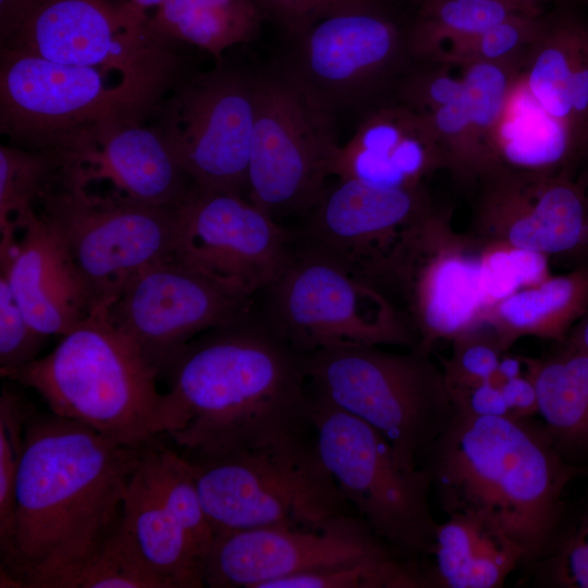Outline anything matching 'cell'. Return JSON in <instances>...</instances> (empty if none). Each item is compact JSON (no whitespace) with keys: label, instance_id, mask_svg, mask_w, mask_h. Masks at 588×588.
<instances>
[{"label":"cell","instance_id":"e575fe53","mask_svg":"<svg viewBox=\"0 0 588 588\" xmlns=\"http://www.w3.org/2000/svg\"><path fill=\"white\" fill-rule=\"evenodd\" d=\"M541 16L515 13L489 28L450 42L433 63L461 68L473 63L523 66L540 30Z\"/></svg>","mask_w":588,"mask_h":588},{"label":"cell","instance_id":"d4e9b609","mask_svg":"<svg viewBox=\"0 0 588 588\" xmlns=\"http://www.w3.org/2000/svg\"><path fill=\"white\" fill-rule=\"evenodd\" d=\"M421 563L427 588H498L524 564V551L487 517L462 512L438 524L436 539Z\"/></svg>","mask_w":588,"mask_h":588},{"label":"cell","instance_id":"83f0119b","mask_svg":"<svg viewBox=\"0 0 588 588\" xmlns=\"http://www.w3.org/2000/svg\"><path fill=\"white\" fill-rule=\"evenodd\" d=\"M491 150L494 164L523 171L559 173L571 170L576 173L579 166V155L569 131L538 102L522 71L506 97Z\"/></svg>","mask_w":588,"mask_h":588},{"label":"cell","instance_id":"f5cc1de1","mask_svg":"<svg viewBox=\"0 0 588 588\" xmlns=\"http://www.w3.org/2000/svg\"><path fill=\"white\" fill-rule=\"evenodd\" d=\"M417 1H419V0H417Z\"/></svg>","mask_w":588,"mask_h":588},{"label":"cell","instance_id":"30bf717a","mask_svg":"<svg viewBox=\"0 0 588 588\" xmlns=\"http://www.w3.org/2000/svg\"><path fill=\"white\" fill-rule=\"evenodd\" d=\"M311 418L318 454L356 515L402 555L428 556L438 523L426 470L407 467L378 430L313 394Z\"/></svg>","mask_w":588,"mask_h":588},{"label":"cell","instance_id":"f546056e","mask_svg":"<svg viewBox=\"0 0 588 588\" xmlns=\"http://www.w3.org/2000/svg\"><path fill=\"white\" fill-rule=\"evenodd\" d=\"M152 19L170 38L218 61L231 47L256 39L265 21L254 0H164Z\"/></svg>","mask_w":588,"mask_h":588},{"label":"cell","instance_id":"2e32d148","mask_svg":"<svg viewBox=\"0 0 588 588\" xmlns=\"http://www.w3.org/2000/svg\"><path fill=\"white\" fill-rule=\"evenodd\" d=\"M175 256L254 299L293 249V231L241 194L192 185L175 207Z\"/></svg>","mask_w":588,"mask_h":588},{"label":"cell","instance_id":"52a82bcc","mask_svg":"<svg viewBox=\"0 0 588 588\" xmlns=\"http://www.w3.org/2000/svg\"><path fill=\"white\" fill-rule=\"evenodd\" d=\"M451 207H430L414 220L378 271L373 286L396 307L418 350L483 327L493 305L482 246L456 231Z\"/></svg>","mask_w":588,"mask_h":588},{"label":"cell","instance_id":"9c48e42d","mask_svg":"<svg viewBox=\"0 0 588 588\" xmlns=\"http://www.w3.org/2000/svg\"><path fill=\"white\" fill-rule=\"evenodd\" d=\"M177 44L130 0H40L1 47L118 74L157 105L183 77Z\"/></svg>","mask_w":588,"mask_h":588},{"label":"cell","instance_id":"603a6c76","mask_svg":"<svg viewBox=\"0 0 588 588\" xmlns=\"http://www.w3.org/2000/svg\"><path fill=\"white\" fill-rule=\"evenodd\" d=\"M522 73L538 102L569 131L580 164L588 155V19L573 2L542 13Z\"/></svg>","mask_w":588,"mask_h":588},{"label":"cell","instance_id":"7dc6e473","mask_svg":"<svg viewBox=\"0 0 588 588\" xmlns=\"http://www.w3.org/2000/svg\"><path fill=\"white\" fill-rule=\"evenodd\" d=\"M507 3L510 7L516 11L528 14V15H540L543 13V4L546 2H573L577 3L576 0H501Z\"/></svg>","mask_w":588,"mask_h":588},{"label":"cell","instance_id":"681fc988","mask_svg":"<svg viewBox=\"0 0 588 588\" xmlns=\"http://www.w3.org/2000/svg\"><path fill=\"white\" fill-rule=\"evenodd\" d=\"M136 8L147 11L150 8H159L164 0H130Z\"/></svg>","mask_w":588,"mask_h":588},{"label":"cell","instance_id":"f907efd6","mask_svg":"<svg viewBox=\"0 0 588 588\" xmlns=\"http://www.w3.org/2000/svg\"><path fill=\"white\" fill-rule=\"evenodd\" d=\"M578 3H584V4H588V0H576Z\"/></svg>","mask_w":588,"mask_h":588},{"label":"cell","instance_id":"4316f807","mask_svg":"<svg viewBox=\"0 0 588 588\" xmlns=\"http://www.w3.org/2000/svg\"><path fill=\"white\" fill-rule=\"evenodd\" d=\"M588 311V264L515 291L494 303L483 327L504 352L532 336L561 344Z\"/></svg>","mask_w":588,"mask_h":588},{"label":"cell","instance_id":"484cf974","mask_svg":"<svg viewBox=\"0 0 588 588\" xmlns=\"http://www.w3.org/2000/svg\"><path fill=\"white\" fill-rule=\"evenodd\" d=\"M145 449L126 486L122 524L146 563L170 588L205 587L203 563L164 501Z\"/></svg>","mask_w":588,"mask_h":588},{"label":"cell","instance_id":"ee69618b","mask_svg":"<svg viewBox=\"0 0 588 588\" xmlns=\"http://www.w3.org/2000/svg\"><path fill=\"white\" fill-rule=\"evenodd\" d=\"M40 0H0L1 44L24 23Z\"/></svg>","mask_w":588,"mask_h":588},{"label":"cell","instance_id":"8992f818","mask_svg":"<svg viewBox=\"0 0 588 588\" xmlns=\"http://www.w3.org/2000/svg\"><path fill=\"white\" fill-rule=\"evenodd\" d=\"M307 373L313 395L373 427L411 468L454 415L442 368L417 347L332 345L308 354Z\"/></svg>","mask_w":588,"mask_h":588},{"label":"cell","instance_id":"d6986e66","mask_svg":"<svg viewBox=\"0 0 588 588\" xmlns=\"http://www.w3.org/2000/svg\"><path fill=\"white\" fill-rule=\"evenodd\" d=\"M395 554L402 555L356 514L345 513L318 526L217 532L203 580L209 588H264L274 579Z\"/></svg>","mask_w":588,"mask_h":588},{"label":"cell","instance_id":"836d02e7","mask_svg":"<svg viewBox=\"0 0 588 588\" xmlns=\"http://www.w3.org/2000/svg\"><path fill=\"white\" fill-rule=\"evenodd\" d=\"M264 588H426L422 564L395 554L267 583Z\"/></svg>","mask_w":588,"mask_h":588},{"label":"cell","instance_id":"4dcf8cb0","mask_svg":"<svg viewBox=\"0 0 588 588\" xmlns=\"http://www.w3.org/2000/svg\"><path fill=\"white\" fill-rule=\"evenodd\" d=\"M70 160L56 152L0 146V257L37 217L42 194Z\"/></svg>","mask_w":588,"mask_h":588},{"label":"cell","instance_id":"44dd1931","mask_svg":"<svg viewBox=\"0 0 588 588\" xmlns=\"http://www.w3.org/2000/svg\"><path fill=\"white\" fill-rule=\"evenodd\" d=\"M0 267L28 322L47 336H62L95 311L65 244L38 213L0 257Z\"/></svg>","mask_w":588,"mask_h":588},{"label":"cell","instance_id":"7bdbcfd3","mask_svg":"<svg viewBox=\"0 0 588 588\" xmlns=\"http://www.w3.org/2000/svg\"><path fill=\"white\" fill-rule=\"evenodd\" d=\"M500 389L511 415L518 417H532L538 414V399L531 379L526 376L504 381Z\"/></svg>","mask_w":588,"mask_h":588},{"label":"cell","instance_id":"5b68a950","mask_svg":"<svg viewBox=\"0 0 588 588\" xmlns=\"http://www.w3.org/2000/svg\"><path fill=\"white\" fill-rule=\"evenodd\" d=\"M109 73L1 47L0 131L10 145L81 161L109 131L156 105Z\"/></svg>","mask_w":588,"mask_h":588},{"label":"cell","instance_id":"3957f363","mask_svg":"<svg viewBox=\"0 0 588 588\" xmlns=\"http://www.w3.org/2000/svg\"><path fill=\"white\" fill-rule=\"evenodd\" d=\"M419 457L446 516L487 517L523 549V566L551 546L564 491L585 470L561 454L542 422L514 415L454 412Z\"/></svg>","mask_w":588,"mask_h":588},{"label":"cell","instance_id":"5bb4252c","mask_svg":"<svg viewBox=\"0 0 588 588\" xmlns=\"http://www.w3.org/2000/svg\"><path fill=\"white\" fill-rule=\"evenodd\" d=\"M219 62L205 73L183 76L150 115L194 186L243 195L256 113L255 74Z\"/></svg>","mask_w":588,"mask_h":588},{"label":"cell","instance_id":"d590c367","mask_svg":"<svg viewBox=\"0 0 588 588\" xmlns=\"http://www.w3.org/2000/svg\"><path fill=\"white\" fill-rule=\"evenodd\" d=\"M36 409L25 394L3 384L0 395V553L4 561L11 551L15 486L24 448L26 422Z\"/></svg>","mask_w":588,"mask_h":588},{"label":"cell","instance_id":"277c9868","mask_svg":"<svg viewBox=\"0 0 588 588\" xmlns=\"http://www.w3.org/2000/svg\"><path fill=\"white\" fill-rule=\"evenodd\" d=\"M1 377L34 390L50 412L128 445L183 427L176 403L158 389V369L103 310L63 334L49 354Z\"/></svg>","mask_w":588,"mask_h":588},{"label":"cell","instance_id":"f35d334b","mask_svg":"<svg viewBox=\"0 0 588 588\" xmlns=\"http://www.w3.org/2000/svg\"><path fill=\"white\" fill-rule=\"evenodd\" d=\"M47 339L28 322L5 277L0 274V375L38 358Z\"/></svg>","mask_w":588,"mask_h":588},{"label":"cell","instance_id":"8d00e7d4","mask_svg":"<svg viewBox=\"0 0 588 588\" xmlns=\"http://www.w3.org/2000/svg\"><path fill=\"white\" fill-rule=\"evenodd\" d=\"M539 586L588 588V492L576 517L561 525L547 552L530 564Z\"/></svg>","mask_w":588,"mask_h":588},{"label":"cell","instance_id":"f1b7e54d","mask_svg":"<svg viewBox=\"0 0 588 588\" xmlns=\"http://www.w3.org/2000/svg\"><path fill=\"white\" fill-rule=\"evenodd\" d=\"M537 392L538 414L561 454L572 464L588 455V353L563 344L543 358L525 356Z\"/></svg>","mask_w":588,"mask_h":588},{"label":"cell","instance_id":"1f68e13d","mask_svg":"<svg viewBox=\"0 0 588 588\" xmlns=\"http://www.w3.org/2000/svg\"><path fill=\"white\" fill-rule=\"evenodd\" d=\"M520 13L501 0H419L406 29L408 56L433 63L452 41Z\"/></svg>","mask_w":588,"mask_h":588},{"label":"cell","instance_id":"ab89813d","mask_svg":"<svg viewBox=\"0 0 588 588\" xmlns=\"http://www.w3.org/2000/svg\"><path fill=\"white\" fill-rule=\"evenodd\" d=\"M378 0H254L264 20H269L295 40L319 22L358 10Z\"/></svg>","mask_w":588,"mask_h":588},{"label":"cell","instance_id":"60d3db41","mask_svg":"<svg viewBox=\"0 0 588 588\" xmlns=\"http://www.w3.org/2000/svg\"><path fill=\"white\" fill-rule=\"evenodd\" d=\"M424 64L404 74L396 89L400 103L421 114H429L460 98L464 93V83L461 76L450 73L449 65Z\"/></svg>","mask_w":588,"mask_h":588},{"label":"cell","instance_id":"f6af8a7d","mask_svg":"<svg viewBox=\"0 0 588 588\" xmlns=\"http://www.w3.org/2000/svg\"><path fill=\"white\" fill-rule=\"evenodd\" d=\"M525 356L504 353L490 382L500 387L504 381L525 375Z\"/></svg>","mask_w":588,"mask_h":588},{"label":"cell","instance_id":"816d5d0a","mask_svg":"<svg viewBox=\"0 0 588 588\" xmlns=\"http://www.w3.org/2000/svg\"><path fill=\"white\" fill-rule=\"evenodd\" d=\"M586 475L588 476V470L586 471Z\"/></svg>","mask_w":588,"mask_h":588},{"label":"cell","instance_id":"9a60e30c","mask_svg":"<svg viewBox=\"0 0 588 588\" xmlns=\"http://www.w3.org/2000/svg\"><path fill=\"white\" fill-rule=\"evenodd\" d=\"M466 232L481 246L551 257L588 256V191L576 173H538L502 164L469 188Z\"/></svg>","mask_w":588,"mask_h":588},{"label":"cell","instance_id":"cb8c5ba5","mask_svg":"<svg viewBox=\"0 0 588 588\" xmlns=\"http://www.w3.org/2000/svg\"><path fill=\"white\" fill-rule=\"evenodd\" d=\"M78 166L88 182L108 181L124 196L152 206L175 208L193 185L159 132L143 121L107 132Z\"/></svg>","mask_w":588,"mask_h":588},{"label":"cell","instance_id":"74e56055","mask_svg":"<svg viewBox=\"0 0 588 588\" xmlns=\"http://www.w3.org/2000/svg\"><path fill=\"white\" fill-rule=\"evenodd\" d=\"M452 353L442 360L449 391L491 381L504 352L485 327L451 341Z\"/></svg>","mask_w":588,"mask_h":588},{"label":"cell","instance_id":"4fadbf2b","mask_svg":"<svg viewBox=\"0 0 588 588\" xmlns=\"http://www.w3.org/2000/svg\"><path fill=\"white\" fill-rule=\"evenodd\" d=\"M255 99L247 198L278 222L308 215L326 189L340 148L332 113L284 69L255 74Z\"/></svg>","mask_w":588,"mask_h":588},{"label":"cell","instance_id":"ac0fdd59","mask_svg":"<svg viewBox=\"0 0 588 588\" xmlns=\"http://www.w3.org/2000/svg\"><path fill=\"white\" fill-rule=\"evenodd\" d=\"M408 23L388 0L328 17L296 39L284 70L328 112L354 106L382 87L408 56Z\"/></svg>","mask_w":588,"mask_h":588},{"label":"cell","instance_id":"b9f144b4","mask_svg":"<svg viewBox=\"0 0 588 588\" xmlns=\"http://www.w3.org/2000/svg\"><path fill=\"white\" fill-rule=\"evenodd\" d=\"M454 412L475 416L511 415L500 387L490 381L449 391Z\"/></svg>","mask_w":588,"mask_h":588},{"label":"cell","instance_id":"bcb514c9","mask_svg":"<svg viewBox=\"0 0 588 588\" xmlns=\"http://www.w3.org/2000/svg\"><path fill=\"white\" fill-rule=\"evenodd\" d=\"M562 344L588 353V311L576 322Z\"/></svg>","mask_w":588,"mask_h":588},{"label":"cell","instance_id":"7402d4cb","mask_svg":"<svg viewBox=\"0 0 588 588\" xmlns=\"http://www.w3.org/2000/svg\"><path fill=\"white\" fill-rule=\"evenodd\" d=\"M438 170H446V161L430 119L397 103L377 108L362 121L340 146L331 175L408 188L422 186Z\"/></svg>","mask_w":588,"mask_h":588},{"label":"cell","instance_id":"6da1fadb","mask_svg":"<svg viewBox=\"0 0 588 588\" xmlns=\"http://www.w3.org/2000/svg\"><path fill=\"white\" fill-rule=\"evenodd\" d=\"M308 354L254 309L185 344L161 376L183 416L182 454L216 456L314 438Z\"/></svg>","mask_w":588,"mask_h":588},{"label":"cell","instance_id":"ba28073f","mask_svg":"<svg viewBox=\"0 0 588 588\" xmlns=\"http://www.w3.org/2000/svg\"><path fill=\"white\" fill-rule=\"evenodd\" d=\"M37 213L65 244L95 311L106 309L142 270L175 255V208L139 203L113 188L93 192L76 161L60 169Z\"/></svg>","mask_w":588,"mask_h":588},{"label":"cell","instance_id":"e0dca14e","mask_svg":"<svg viewBox=\"0 0 588 588\" xmlns=\"http://www.w3.org/2000/svg\"><path fill=\"white\" fill-rule=\"evenodd\" d=\"M255 299L215 281L177 256L142 270L103 309L161 375L199 334L247 316Z\"/></svg>","mask_w":588,"mask_h":588},{"label":"cell","instance_id":"7a4b0ae2","mask_svg":"<svg viewBox=\"0 0 588 588\" xmlns=\"http://www.w3.org/2000/svg\"><path fill=\"white\" fill-rule=\"evenodd\" d=\"M146 445L36 408L25 427L11 551L1 568L21 587L49 588L93 556L121 520Z\"/></svg>","mask_w":588,"mask_h":588},{"label":"cell","instance_id":"c3c4849f","mask_svg":"<svg viewBox=\"0 0 588 588\" xmlns=\"http://www.w3.org/2000/svg\"><path fill=\"white\" fill-rule=\"evenodd\" d=\"M576 177L585 186V188L588 191V155L585 157V159L579 164V167H578V169L576 171Z\"/></svg>","mask_w":588,"mask_h":588},{"label":"cell","instance_id":"ffe728a7","mask_svg":"<svg viewBox=\"0 0 588 588\" xmlns=\"http://www.w3.org/2000/svg\"><path fill=\"white\" fill-rule=\"evenodd\" d=\"M433 204L426 188L387 187L339 180L292 230L294 243L338 264L373 285L404 230Z\"/></svg>","mask_w":588,"mask_h":588},{"label":"cell","instance_id":"7c38bea8","mask_svg":"<svg viewBox=\"0 0 588 588\" xmlns=\"http://www.w3.org/2000/svg\"><path fill=\"white\" fill-rule=\"evenodd\" d=\"M257 297L262 319L305 354L343 344L416 346L379 289L294 240L286 265Z\"/></svg>","mask_w":588,"mask_h":588},{"label":"cell","instance_id":"d6a6232c","mask_svg":"<svg viewBox=\"0 0 588 588\" xmlns=\"http://www.w3.org/2000/svg\"><path fill=\"white\" fill-rule=\"evenodd\" d=\"M49 588H170V585L146 563L120 520L93 556L54 579Z\"/></svg>","mask_w":588,"mask_h":588},{"label":"cell","instance_id":"8fae6325","mask_svg":"<svg viewBox=\"0 0 588 588\" xmlns=\"http://www.w3.org/2000/svg\"><path fill=\"white\" fill-rule=\"evenodd\" d=\"M188 463L216 532L318 526L354 513L311 440L216 456L180 453Z\"/></svg>","mask_w":588,"mask_h":588}]
</instances>
